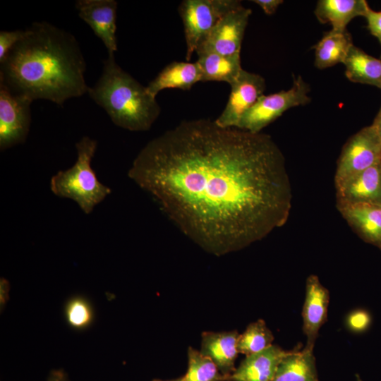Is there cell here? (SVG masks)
<instances>
[{
  "instance_id": "cell-27",
  "label": "cell",
  "mask_w": 381,
  "mask_h": 381,
  "mask_svg": "<svg viewBox=\"0 0 381 381\" xmlns=\"http://www.w3.org/2000/svg\"><path fill=\"white\" fill-rule=\"evenodd\" d=\"M347 325L353 332L364 331L370 322L369 314L363 310L352 312L347 318Z\"/></svg>"
},
{
  "instance_id": "cell-2",
  "label": "cell",
  "mask_w": 381,
  "mask_h": 381,
  "mask_svg": "<svg viewBox=\"0 0 381 381\" xmlns=\"http://www.w3.org/2000/svg\"><path fill=\"white\" fill-rule=\"evenodd\" d=\"M0 61V83L32 102L62 106L87 93L86 63L76 38L48 22H34Z\"/></svg>"
},
{
  "instance_id": "cell-22",
  "label": "cell",
  "mask_w": 381,
  "mask_h": 381,
  "mask_svg": "<svg viewBox=\"0 0 381 381\" xmlns=\"http://www.w3.org/2000/svg\"><path fill=\"white\" fill-rule=\"evenodd\" d=\"M353 45L347 30H331L315 47V66L324 69L344 61Z\"/></svg>"
},
{
  "instance_id": "cell-32",
  "label": "cell",
  "mask_w": 381,
  "mask_h": 381,
  "mask_svg": "<svg viewBox=\"0 0 381 381\" xmlns=\"http://www.w3.org/2000/svg\"><path fill=\"white\" fill-rule=\"evenodd\" d=\"M372 125L376 129V131L381 140V116L377 115Z\"/></svg>"
},
{
  "instance_id": "cell-8",
  "label": "cell",
  "mask_w": 381,
  "mask_h": 381,
  "mask_svg": "<svg viewBox=\"0 0 381 381\" xmlns=\"http://www.w3.org/2000/svg\"><path fill=\"white\" fill-rule=\"evenodd\" d=\"M32 102L16 95L0 83V150L23 143L31 124Z\"/></svg>"
},
{
  "instance_id": "cell-6",
  "label": "cell",
  "mask_w": 381,
  "mask_h": 381,
  "mask_svg": "<svg viewBox=\"0 0 381 381\" xmlns=\"http://www.w3.org/2000/svg\"><path fill=\"white\" fill-rule=\"evenodd\" d=\"M309 85L301 75L297 76L290 89L260 96L242 116L236 128L253 133H261L264 128L286 111L309 103Z\"/></svg>"
},
{
  "instance_id": "cell-30",
  "label": "cell",
  "mask_w": 381,
  "mask_h": 381,
  "mask_svg": "<svg viewBox=\"0 0 381 381\" xmlns=\"http://www.w3.org/2000/svg\"><path fill=\"white\" fill-rule=\"evenodd\" d=\"M9 282L4 277H1L0 279V308L1 311L9 299Z\"/></svg>"
},
{
  "instance_id": "cell-28",
  "label": "cell",
  "mask_w": 381,
  "mask_h": 381,
  "mask_svg": "<svg viewBox=\"0 0 381 381\" xmlns=\"http://www.w3.org/2000/svg\"><path fill=\"white\" fill-rule=\"evenodd\" d=\"M364 17L366 19L367 28L381 45V11H375L369 7Z\"/></svg>"
},
{
  "instance_id": "cell-4",
  "label": "cell",
  "mask_w": 381,
  "mask_h": 381,
  "mask_svg": "<svg viewBox=\"0 0 381 381\" xmlns=\"http://www.w3.org/2000/svg\"><path fill=\"white\" fill-rule=\"evenodd\" d=\"M97 147L96 140L83 136L75 143V164L58 171L50 180V189L54 195L73 200L86 214L111 193L110 188L98 180L91 166Z\"/></svg>"
},
{
  "instance_id": "cell-10",
  "label": "cell",
  "mask_w": 381,
  "mask_h": 381,
  "mask_svg": "<svg viewBox=\"0 0 381 381\" xmlns=\"http://www.w3.org/2000/svg\"><path fill=\"white\" fill-rule=\"evenodd\" d=\"M230 86L226 107L214 122L222 128H236L244 113L264 95L266 85L262 76L243 69Z\"/></svg>"
},
{
  "instance_id": "cell-15",
  "label": "cell",
  "mask_w": 381,
  "mask_h": 381,
  "mask_svg": "<svg viewBox=\"0 0 381 381\" xmlns=\"http://www.w3.org/2000/svg\"><path fill=\"white\" fill-rule=\"evenodd\" d=\"M239 333L236 330L203 332L201 334L200 351L210 358L220 372L229 376L236 369L238 357L237 342Z\"/></svg>"
},
{
  "instance_id": "cell-7",
  "label": "cell",
  "mask_w": 381,
  "mask_h": 381,
  "mask_svg": "<svg viewBox=\"0 0 381 381\" xmlns=\"http://www.w3.org/2000/svg\"><path fill=\"white\" fill-rule=\"evenodd\" d=\"M381 162V140L373 125L363 128L345 143L337 162L334 183Z\"/></svg>"
},
{
  "instance_id": "cell-5",
  "label": "cell",
  "mask_w": 381,
  "mask_h": 381,
  "mask_svg": "<svg viewBox=\"0 0 381 381\" xmlns=\"http://www.w3.org/2000/svg\"><path fill=\"white\" fill-rule=\"evenodd\" d=\"M241 5L236 0H184L181 3L179 12L183 25L187 61L217 22Z\"/></svg>"
},
{
  "instance_id": "cell-16",
  "label": "cell",
  "mask_w": 381,
  "mask_h": 381,
  "mask_svg": "<svg viewBox=\"0 0 381 381\" xmlns=\"http://www.w3.org/2000/svg\"><path fill=\"white\" fill-rule=\"evenodd\" d=\"M337 209L362 239L381 248V205H349Z\"/></svg>"
},
{
  "instance_id": "cell-23",
  "label": "cell",
  "mask_w": 381,
  "mask_h": 381,
  "mask_svg": "<svg viewBox=\"0 0 381 381\" xmlns=\"http://www.w3.org/2000/svg\"><path fill=\"white\" fill-rule=\"evenodd\" d=\"M188 369L182 381H229V376L220 372L216 364L200 351L188 349Z\"/></svg>"
},
{
  "instance_id": "cell-11",
  "label": "cell",
  "mask_w": 381,
  "mask_h": 381,
  "mask_svg": "<svg viewBox=\"0 0 381 381\" xmlns=\"http://www.w3.org/2000/svg\"><path fill=\"white\" fill-rule=\"evenodd\" d=\"M334 183L337 207L381 205V162Z\"/></svg>"
},
{
  "instance_id": "cell-26",
  "label": "cell",
  "mask_w": 381,
  "mask_h": 381,
  "mask_svg": "<svg viewBox=\"0 0 381 381\" xmlns=\"http://www.w3.org/2000/svg\"><path fill=\"white\" fill-rule=\"evenodd\" d=\"M25 30L0 32V61L25 35Z\"/></svg>"
},
{
  "instance_id": "cell-34",
  "label": "cell",
  "mask_w": 381,
  "mask_h": 381,
  "mask_svg": "<svg viewBox=\"0 0 381 381\" xmlns=\"http://www.w3.org/2000/svg\"><path fill=\"white\" fill-rule=\"evenodd\" d=\"M377 115L381 116V107Z\"/></svg>"
},
{
  "instance_id": "cell-21",
  "label": "cell",
  "mask_w": 381,
  "mask_h": 381,
  "mask_svg": "<svg viewBox=\"0 0 381 381\" xmlns=\"http://www.w3.org/2000/svg\"><path fill=\"white\" fill-rule=\"evenodd\" d=\"M346 78L353 83L370 85L381 89V60L353 45L344 61Z\"/></svg>"
},
{
  "instance_id": "cell-25",
  "label": "cell",
  "mask_w": 381,
  "mask_h": 381,
  "mask_svg": "<svg viewBox=\"0 0 381 381\" xmlns=\"http://www.w3.org/2000/svg\"><path fill=\"white\" fill-rule=\"evenodd\" d=\"M64 316L69 327L75 330H84L92 325L95 310L87 298L77 295L66 301Z\"/></svg>"
},
{
  "instance_id": "cell-3",
  "label": "cell",
  "mask_w": 381,
  "mask_h": 381,
  "mask_svg": "<svg viewBox=\"0 0 381 381\" xmlns=\"http://www.w3.org/2000/svg\"><path fill=\"white\" fill-rule=\"evenodd\" d=\"M87 93L116 126L131 131H148L161 113L156 97L119 66L114 54L104 60L102 75Z\"/></svg>"
},
{
  "instance_id": "cell-9",
  "label": "cell",
  "mask_w": 381,
  "mask_h": 381,
  "mask_svg": "<svg viewBox=\"0 0 381 381\" xmlns=\"http://www.w3.org/2000/svg\"><path fill=\"white\" fill-rule=\"evenodd\" d=\"M252 11L241 5L224 16L198 47L196 54L224 56L241 54V44Z\"/></svg>"
},
{
  "instance_id": "cell-31",
  "label": "cell",
  "mask_w": 381,
  "mask_h": 381,
  "mask_svg": "<svg viewBox=\"0 0 381 381\" xmlns=\"http://www.w3.org/2000/svg\"><path fill=\"white\" fill-rule=\"evenodd\" d=\"M47 381H70V380L64 370L54 369L49 372Z\"/></svg>"
},
{
  "instance_id": "cell-14",
  "label": "cell",
  "mask_w": 381,
  "mask_h": 381,
  "mask_svg": "<svg viewBox=\"0 0 381 381\" xmlns=\"http://www.w3.org/2000/svg\"><path fill=\"white\" fill-rule=\"evenodd\" d=\"M288 352L272 344L262 351L246 356L229 375V381H271Z\"/></svg>"
},
{
  "instance_id": "cell-33",
  "label": "cell",
  "mask_w": 381,
  "mask_h": 381,
  "mask_svg": "<svg viewBox=\"0 0 381 381\" xmlns=\"http://www.w3.org/2000/svg\"><path fill=\"white\" fill-rule=\"evenodd\" d=\"M152 381H182V377H179L175 379L167 380H163L160 379H154Z\"/></svg>"
},
{
  "instance_id": "cell-12",
  "label": "cell",
  "mask_w": 381,
  "mask_h": 381,
  "mask_svg": "<svg viewBox=\"0 0 381 381\" xmlns=\"http://www.w3.org/2000/svg\"><path fill=\"white\" fill-rule=\"evenodd\" d=\"M114 0H78L75 8L79 17L92 30L107 49L108 54L117 51L116 11Z\"/></svg>"
},
{
  "instance_id": "cell-17",
  "label": "cell",
  "mask_w": 381,
  "mask_h": 381,
  "mask_svg": "<svg viewBox=\"0 0 381 381\" xmlns=\"http://www.w3.org/2000/svg\"><path fill=\"white\" fill-rule=\"evenodd\" d=\"M201 80V71L197 62L173 61L167 65L146 88L150 95L156 97L164 89L190 90Z\"/></svg>"
},
{
  "instance_id": "cell-20",
  "label": "cell",
  "mask_w": 381,
  "mask_h": 381,
  "mask_svg": "<svg viewBox=\"0 0 381 381\" xmlns=\"http://www.w3.org/2000/svg\"><path fill=\"white\" fill-rule=\"evenodd\" d=\"M196 61L201 71V82L219 81L231 85L243 70L241 54L224 56L215 53L198 55Z\"/></svg>"
},
{
  "instance_id": "cell-24",
  "label": "cell",
  "mask_w": 381,
  "mask_h": 381,
  "mask_svg": "<svg viewBox=\"0 0 381 381\" xmlns=\"http://www.w3.org/2000/svg\"><path fill=\"white\" fill-rule=\"evenodd\" d=\"M274 336L263 320L250 323L238 336V353L249 356L262 351L272 345Z\"/></svg>"
},
{
  "instance_id": "cell-13",
  "label": "cell",
  "mask_w": 381,
  "mask_h": 381,
  "mask_svg": "<svg viewBox=\"0 0 381 381\" xmlns=\"http://www.w3.org/2000/svg\"><path fill=\"white\" fill-rule=\"evenodd\" d=\"M329 292L316 275H310L306 282L302 309L303 330L306 337L304 348L313 350L319 332L327 319Z\"/></svg>"
},
{
  "instance_id": "cell-19",
  "label": "cell",
  "mask_w": 381,
  "mask_h": 381,
  "mask_svg": "<svg viewBox=\"0 0 381 381\" xmlns=\"http://www.w3.org/2000/svg\"><path fill=\"white\" fill-rule=\"evenodd\" d=\"M271 381H318L313 350L291 351L282 359Z\"/></svg>"
},
{
  "instance_id": "cell-29",
  "label": "cell",
  "mask_w": 381,
  "mask_h": 381,
  "mask_svg": "<svg viewBox=\"0 0 381 381\" xmlns=\"http://www.w3.org/2000/svg\"><path fill=\"white\" fill-rule=\"evenodd\" d=\"M253 2L258 4L267 15H272L275 13L282 0H254Z\"/></svg>"
},
{
  "instance_id": "cell-18",
  "label": "cell",
  "mask_w": 381,
  "mask_h": 381,
  "mask_svg": "<svg viewBox=\"0 0 381 381\" xmlns=\"http://www.w3.org/2000/svg\"><path fill=\"white\" fill-rule=\"evenodd\" d=\"M370 6L365 0H320L315 15L322 23H329L332 30H344L354 18L365 16Z\"/></svg>"
},
{
  "instance_id": "cell-1",
  "label": "cell",
  "mask_w": 381,
  "mask_h": 381,
  "mask_svg": "<svg viewBox=\"0 0 381 381\" xmlns=\"http://www.w3.org/2000/svg\"><path fill=\"white\" fill-rule=\"evenodd\" d=\"M128 177L176 227L221 256L267 236L287 221L292 192L284 155L270 135L181 121L149 141Z\"/></svg>"
}]
</instances>
